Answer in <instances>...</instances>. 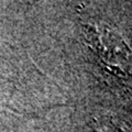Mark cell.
<instances>
[{
    "label": "cell",
    "mask_w": 132,
    "mask_h": 132,
    "mask_svg": "<svg viewBox=\"0 0 132 132\" xmlns=\"http://www.w3.org/2000/svg\"><path fill=\"white\" fill-rule=\"evenodd\" d=\"M89 45L96 51L101 63L118 76L132 75V52L125 41L109 28L89 26L86 31Z\"/></svg>",
    "instance_id": "cell-1"
}]
</instances>
